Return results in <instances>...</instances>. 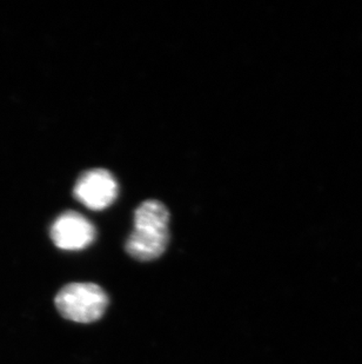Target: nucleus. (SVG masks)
<instances>
[{
  "mask_svg": "<svg viewBox=\"0 0 362 364\" xmlns=\"http://www.w3.org/2000/svg\"><path fill=\"white\" fill-rule=\"evenodd\" d=\"M75 196L89 209H106L118 196V183L105 168H92L79 177Z\"/></svg>",
  "mask_w": 362,
  "mask_h": 364,
  "instance_id": "obj_3",
  "label": "nucleus"
},
{
  "mask_svg": "<svg viewBox=\"0 0 362 364\" xmlns=\"http://www.w3.org/2000/svg\"><path fill=\"white\" fill-rule=\"evenodd\" d=\"M50 235L59 249L78 251L94 242L96 228L82 213L66 211L53 222Z\"/></svg>",
  "mask_w": 362,
  "mask_h": 364,
  "instance_id": "obj_4",
  "label": "nucleus"
},
{
  "mask_svg": "<svg viewBox=\"0 0 362 364\" xmlns=\"http://www.w3.org/2000/svg\"><path fill=\"white\" fill-rule=\"evenodd\" d=\"M55 306L66 320L92 323L103 317L109 306L106 292L94 283H71L55 296Z\"/></svg>",
  "mask_w": 362,
  "mask_h": 364,
  "instance_id": "obj_2",
  "label": "nucleus"
},
{
  "mask_svg": "<svg viewBox=\"0 0 362 364\" xmlns=\"http://www.w3.org/2000/svg\"><path fill=\"white\" fill-rule=\"evenodd\" d=\"M170 213L164 203L145 200L134 213V230L126 242L127 254L141 262L160 257L170 243Z\"/></svg>",
  "mask_w": 362,
  "mask_h": 364,
  "instance_id": "obj_1",
  "label": "nucleus"
}]
</instances>
